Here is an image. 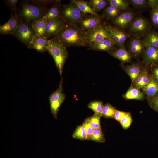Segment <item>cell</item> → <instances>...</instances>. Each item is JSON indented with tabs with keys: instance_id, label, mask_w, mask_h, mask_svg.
I'll list each match as a JSON object with an SVG mask.
<instances>
[{
	"instance_id": "cell-1",
	"label": "cell",
	"mask_w": 158,
	"mask_h": 158,
	"mask_svg": "<svg viewBox=\"0 0 158 158\" xmlns=\"http://www.w3.org/2000/svg\"><path fill=\"white\" fill-rule=\"evenodd\" d=\"M87 31L76 24L66 23L56 35V37L66 47L71 46H85Z\"/></svg>"
},
{
	"instance_id": "cell-2",
	"label": "cell",
	"mask_w": 158,
	"mask_h": 158,
	"mask_svg": "<svg viewBox=\"0 0 158 158\" xmlns=\"http://www.w3.org/2000/svg\"><path fill=\"white\" fill-rule=\"evenodd\" d=\"M47 51L53 58L61 76L62 77L63 66L68 56L66 47L55 37L49 40Z\"/></svg>"
},
{
	"instance_id": "cell-3",
	"label": "cell",
	"mask_w": 158,
	"mask_h": 158,
	"mask_svg": "<svg viewBox=\"0 0 158 158\" xmlns=\"http://www.w3.org/2000/svg\"><path fill=\"white\" fill-rule=\"evenodd\" d=\"M46 8L45 7L25 2L22 5L19 15L23 19L32 22L43 17L47 11Z\"/></svg>"
},
{
	"instance_id": "cell-4",
	"label": "cell",
	"mask_w": 158,
	"mask_h": 158,
	"mask_svg": "<svg viewBox=\"0 0 158 158\" xmlns=\"http://www.w3.org/2000/svg\"><path fill=\"white\" fill-rule=\"evenodd\" d=\"M12 35L27 47L36 35L32 22L22 20L15 31Z\"/></svg>"
},
{
	"instance_id": "cell-5",
	"label": "cell",
	"mask_w": 158,
	"mask_h": 158,
	"mask_svg": "<svg viewBox=\"0 0 158 158\" xmlns=\"http://www.w3.org/2000/svg\"><path fill=\"white\" fill-rule=\"evenodd\" d=\"M151 24L146 18L139 17L135 18L130 26V30L133 37L144 38L151 32Z\"/></svg>"
},
{
	"instance_id": "cell-6",
	"label": "cell",
	"mask_w": 158,
	"mask_h": 158,
	"mask_svg": "<svg viewBox=\"0 0 158 158\" xmlns=\"http://www.w3.org/2000/svg\"><path fill=\"white\" fill-rule=\"evenodd\" d=\"M105 39L112 41L106 25L101 23L92 30L87 31L86 42L87 44L89 46L100 42Z\"/></svg>"
},
{
	"instance_id": "cell-7",
	"label": "cell",
	"mask_w": 158,
	"mask_h": 158,
	"mask_svg": "<svg viewBox=\"0 0 158 158\" xmlns=\"http://www.w3.org/2000/svg\"><path fill=\"white\" fill-rule=\"evenodd\" d=\"M62 16L67 23L76 24L80 23L85 14L74 3L63 6L61 10Z\"/></svg>"
},
{
	"instance_id": "cell-8",
	"label": "cell",
	"mask_w": 158,
	"mask_h": 158,
	"mask_svg": "<svg viewBox=\"0 0 158 158\" xmlns=\"http://www.w3.org/2000/svg\"><path fill=\"white\" fill-rule=\"evenodd\" d=\"M62 91L61 83L59 88L50 95L49 98L51 113L56 119L57 118L59 108L65 98V94L62 92Z\"/></svg>"
},
{
	"instance_id": "cell-9",
	"label": "cell",
	"mask_w": 158,
	"mask_h": 158,
	"mask_svg": "<svg viewBox=\"0 0 158 158\" xmlns=\"http://www.w3.org/2000/svg\"><path fill=\"white\" fill-rule=\"evenodd\" d=\"M66 23L62 16L56 19L47 20L45 37L48 39L53 35H56Z\"/></svg>"
},
{
	"instance_id": "cell-10",
	"label": "cell",
	"mask_w": 158,
	"mask_h": 158,
	"mask_svg": "<svg viewBox=\"0 0 158 158\" xmlns=\"http://www.w3.org/2000/svg\"><path fill=\"white\" fill-rule=\"evenodd\" d=\"M22 18L15 12L11 14L9 20L4 24L0 26V33L1 34L11 35L16 30L20 23Z\"/></svg>"
},
{
	"instance_id": "cell-11",
	"label": "cell",
	"mask_w": 158,
	"mask_h": 158,
	"mask_svg": "<svg viewBox=\"0 0 158 158\" xmlns=\"http://www.w3.org/2000/svg\"><path fill=\"white\" fill-rule=\"evenodd\" d=\"M106 26L111 40L119 48L124 44L126 40L130 36L129 34L118 28L110 25Z\"/></svg>"
},
{
	"instance_id": "cell-12",
	"label": "cell",
	"mask_w": 158,
	"mask_h": 158,
	"mask_svg": "<svg viewBox=\"0 0 158 158\" xmlns=\"http://www.w3.org/2000/svg\"><path fill=\"white\" fill-rule=\"evenodd\" d=\"M135 15L132 12L125 11L122 12L113 19L114 24L118 28L125 29L130 27L134 19Z\"/></svg>"
},
{
	"instance_id": "cell-13",
	"label": "cell",
	"mask_w": 158,
	"mask_h": 158,
	"mask_svg": "<svg viewBox=\"0 0 158 158\" xmlns=\"http://www.w3.org/2000/svg\"><path fill=\"white\" fill-rule=\"evenodd\" d=\"M49 45V40L45 37H41L36 35L27 47L28 48L43 53L47 51Z\"/></svg>"
},
{
	"instance_id": "cell-14",
	"label": "cell",
	"mask_w": 158,
	"mask_h": 158,
	"mask_svg": "<svg viewBox=\"0 0 158 158\" xmlns=\"http://www.w3.org/2000/svg\"><path fill=\"white\" fill-rule=\"evenodd\" d=\"M128 46L129 52L131 55L135 56L144 52L145 48L143 39L134 37L130 41Z\"/></svg>"
},
{
	"instance_id": "cell-15",
	"label": "cell",
	"mask_w": 158,
	"mask_h": 158,
	"mask_svg": "<svg viewBox=\"0 0 158 158\" xmlns=\"http://www.w3.org/2000/svg\"><path fill=\"white\" fill-rule=\"evenodd\" d=\"M101 19L97 15H92L83 18L80 22L81 27L87 31L92 30L100 23Z\"/></svg>"
},
{
	"instance_id": "cell-16",
	"label": "cell",
	"mask_w": 158,
	"mask_h": 158,
	"mask_svg": "<svg viewBox=\"0 0 158 158\" xmlns=\"http://www.w3.org/2000/svg\"><path fill=\"white\" fill-rule=\"evenodd\" d=\"M145 46L143 55L144 62L147 64L158 63V48L147 45Z\"/></svg>"
},
{
	"instance_id": "cell-17",
	"label": "cell",
	"mask_w": 158,
	"mask_h": 158,
	"mask_svg": "<svg viewBox=\"0 0 158 158\" xmlns=\"http://www.w3.org/2000/svg\"><path fill=\"white\" fill-rule=\"evenodd\" d=\"M144 90L148 99L158 97V80L154 77H150Z\"/></svg>"
},
{
	"instance_id": "cell-18",
	"label": "cell",
	"mask_w": 158,
	"mask_h": 158,
	"mask_svg": "<svg viewBox=\"0 0 158 158\" xmlns=\"http://www.w3.org/2000/svg\"><path fill=\"white\" fill-rule=\"evenodd\" d=\"M115 45L111 40L105 39L100 42L92 44L89 46L90 48L93 50L109 51L114 49Z\"/></svg>"
},
{
	"instance_id": "cell-19",
	"label": "cell",
	"mask_w": 158,
	"mask_h": 158,
	"mask_svg": "<svg viewBox=\"0 0 158 158\" xmlns=\"http://www.w3.org/2000/svg\"><path fill=\"white\" fill-rule=\"evenodd\" d=\"M47 20L44 16L37 20L32 22L33 28L36 35L45 37V33Z\"/></svg>"
},
{
	"instance_id": "cell-20",
	"label": "cell",
	"mask_w": 158,
	"mask_h": 158,
	"mask_svg": "<svg viewBox=\"0 0 158 158\" xmlns=\"http://www.w3.org/2000/svg\"><path fill=\"white\" fill-rule=\"evenodd\" d=\"M60 2V1L56 0L52 7L47 11L44 16L47 20L56 19L62 16Z\"/></svg>"
},
{
	"instance_id": "cell-21",
	"label": "cell",
	"mask_w": 158,
	"mask_h": 158,
	"mask_svg": "<svg viewBox=\"0 0 158 158\" xmlns=\"http://www.w3.org/2000/svg\"><path fill=\"white\" fill-rule=\"evenodd\" d=\"M111 55L123 63L130 61L131 55L125 48L124 44L111 53Z\"/></svg>"
},
{
	"instance_id": "cell-22",
	"label": "cell",
	"mask_w": 158,
	"mask_h": 158,
	"mask_svg": "<svg viewBox=\"0 0 158 158\" xmlns=\"http://www.w3.org/2000/svg\"><path fill=\"white\" fill-rule=\"evenodd\" d=\"M122 10L110 5L107 7L102 12V16L107 20L113 19L122 12Z\"/></svg>"
},
{
	"instance_id": "cell-23",
	"label": "cell",
	"mask_w": 158,
	"mask_h": 158,
	"mask_svg": "<svg viewBox=\"0 0 158 158\" xmlns=\"http://www.w3.org/2000/svg\"><path fill=\"white\" fill-rule=\"evenodd\" d=\"M125 70L134 83L139 77L141 71L139 65L135 63L126 66Z\"/></svg>"
},
{
	"instance_id": "cell-24",
	"label": "cell",
	"mask_w": 158,
	"mask_h": 158,
	"mask_svg": "<svg viewBox=\"0 0 158 158\" xmlns=\"http://www.w3.org/2000/svg\"><path fill=\"white\" fill-rule=\"evenodd\" d=\"M124 97L128 99L141 100L144 98V95L138 88L131 86L124 94Z\"/></svg>"
},
{
	"instance_id": "cell-25",
	"label": "cell",
	"mask_w": 158,
	"mask_h": 158,
	"mask_svg": "<svg viewBox=\"0 0 158 158\" xmlns=\"http://www.w3.org/2000/svg\"><path fill=\"white\" fill-rule=\"evenodd\" d=\"M71 2L74 3L80 10L84 14L88 13L92 15H97L96 11L88 4L84 1L73 0Z\"/></svg>"
},
{
	"instance_id": "cell-26",
	"label": "cell",
	"mask_w": 158,
	"mask_h": 158,
	"mask_svg": "<svg viewBox=\"0 0 158 158\" xmlns=\"http://www.w3.org/2000/svg\"><path fill=\"white\" fill-rule=\"evenodd\" d=\"M145 45L150 46L158 48V33L151 32L143 39Z\"/></svg>"
},
{
	"instance_id": "cell-27",
	"label": "cell",
	"mask_w": 158,
	"mask_h": 158,
	"mask_svg": "<svg viewBox=\"0 0 158 158\" xmlns=\"http://www.w3.org/2000/svg\"><path fill=\"white\" fill-rule=\"evenodd\" d=\"M88 3L95 11H99L104 8L109 4L108 0H90Z\"/></svg>"
},
{
	"instance_id": "cell-28",
	"label": "cell",
	"mask_w": 158,
	"mask_h": 158,
	"mask_svg": "<svg viewBox=\"0 0 158 158\" xmlns=\"http://www.w3.org/2000/svg\"><path fill=\"white\" fill-rule=\"evenodd\" d=\"M72 137L74 138L82 140H85L87 139L86 130L83 124L77 126L72 135Z\"/></svg>"
},
{
	"instance_id": "cell-29",
	"label": "cell",
	"mask_w": 158,
	"mask_h": 158,
	"mask_svg": "<svg viewBox=\"0 0 158 158\" xmlns=\"http://www.w3.org/2000/svg\"><path fill=\"white\" fill-rule=\"evenodd\" d=\"M110 5L114 6L122 10L126 11L129 8V3L125 0H108Z\"/></svg>"
},
{
	"instance_id": "cell-30",
	"label": "cell",
	"mask_w": 158,
	"mask_h": 158,
	"mask_svg": "<svg viewBox=\"0 0 158 158\" xmlns=\"http://www.w3.org/2000/svg\"><path fill=\"white\" fill-rule=\"evenodd\" d=\"M116 109L109 103L104 106L101 112V116L106 118H114V114Z\"/></svg>"
},
{
	"instance_id": "cell-31",
	"label": "cell",
	"mask_w": 158,
	"mask_h": 158,
	"mask_svg": "<svg viewBox=\"0 0 158 158\" xmlns=\"http://www.w3.org/2000/svg\"><path fill=\"white\" fill-rule=\"evenodd\" d=\"M104 106L103 103L99 101H92L88 105V108L94 111V114H101Z\"/></svg>"
},
{
	"instance_id": "cell-32",
	"label": "cell",
	"mask_w": 158,
	"mask_h": 158,
	"mask_svg": "<svg viewBox=\"0 0 158 158\" xmlns=\"http://www.w3.org/2000/svg\"><path fill=\"white\" fill-rule=\"evenodd\" d=\"M90 140L99 143L105 142V137L101 129H94Z\"/></svg>"
},
{
	"instance_id": "cell-33",
	"label": "cell",
	"mask_w": 158,
	"mask_h": 158,
	"mask_svg": "<svg viewBox=\"0 0 158 158\" xmlns=\"http://www.w3.org/2000/svg\"><path fill=\"white\" fill-rule=\"evenodd\" d=\"M101 114H94L88 118L90 124L93 129H101L100 120Z\"/></svg>"
},
{
	"instance_id": "cell-34",
	"label": "cell",
	"mask_w": 158,
	"mask_h": 158,
	"mask_svg": "<svg viewBox=\"0 0 158 158\" xmlns=\"http://www.w3.org/2000/svg\"><path fill=\"white\" fill-rule=\"evenodd\" d=\"M119 122L123 128L127 129L130 126L132 122V119L130 114H127L119 121Z\"/></svg>"
},
{
	"instance_id": "cell-35",
	"label": "cell",
	"mask_w": 158,
	"mask_h": 158,
	"mask_svg": "<svg viewBox=\"0 0 158 158\" xmlns=\"http://www.w3.org/2000/svg\"><path fill=\"white\" fill-rule=\"evenodd\" d=\"M128 1L129 4L137 8H143L148 6L147 0H129Z\"/></svg>"
},
{
	"instance_id": "cell-36",
	"label": "cell",
	"mask_w": 158,
	"mask_h": 158,
	"mask_svg": "<svg viewBox=\"0 0 158 158\" xmlns=\"http://www.w3.org/2000/svg\"><path fill=\"white\" fill-rule=\"evenodd\" d=\"M150 17L153 25L155 27L158 28V6L151 10Z\"/></svg>"
},
{
	"instance_id": "cell-37",
	"label": "cell",
	"mask_w": 158,
	"mask_h": 158,
	"mask_svg": "<svg viewBox=\"0 0 158 158\" xmlns=\"http://www.w3.org/2000/svg\"><path fill=\"white\" fill-rule=\"evenodd\" d=\"M83 124L85 128L87 134V139L90 140L94 129L91 126L88 118L85 119Z\"/></svg>"
},
{
	"instance_id": "cell-38",
	"label": "cell",
	"mask_w": 158,
	"mask_h": 158,
	"mask_svg": "<svg viewBox=\"0 0 158 158\" xmlns=\"http://www.w3.org/2000/svg\"><path fill=\"white\" fill-rule=\"evenodd\" d=\"M143 76L139 89H142L144 90L146 86L148 83L150 78L147 71L145 69L143 70Z\"/></svg>"
},
{
	"instance_id": "cell-39",
	"label": "cell",
	"mask_w": 158,
	"mask_h": 158,
	"mask_svg": "<svg viewBox=\"0 0 158 158\" xmlns=\"http://www.w3.org/2000/svg\"><path fill=\"white\" fill-rule=\"evenodd\" d=\"M148 103L150 107L158 113V96L148 99Z\"/></svg>"
},
{
	"instance_id": "cell-40",
	"label": "cell",
	"mask_w": 158,
	"mask_h": 158,
	"mask_svg": "<svg viewBox=\"0 0 158 158\" xmlns=\"http://www.w3.org/2000/svg\"><path fill=\"white\" fill-rule=\"evenodd\" d=\"M18 1V0H6L5 2L6 5L10 8L12 11H15Z\"/></svg>"
},
{
	"instance_id": "cell-41",
	"label": "cell",
	"mask_w": 158,
	"mask_h": 158,
	"mask_svg": "<svg viewBox=\"0 0 158 158\" xmlns=\"http://www.w3.org/2000/svg\"><path fill=\"white\" fill-rule=\"evenodd\" d=\"M127 112L122 111L116 110L114 114V118L119 121L121 119L127 114Z\"/></svg>"
},
{
	"instance_id": "cell-42",
	"label": "cell",
	"mask_w": 158,
	"mask_h": 158,
	"mask_svg": "<svg viewBox=\"0 0 158 158\" xmlns=\"http://www.w3.org/2000/svg\"><path fill=\"white\" fill-rule=\"evenodd\" d=\"M31 1L33 4L40 6L45 5L53 2V1L48 0H34Z\"/></svg>"
},
{
	"instance_id": "cell-43",
	"label": "cell",
	"mask_w": 158,
	"mask_h": 158,
	"mask_svg": "<svg viewBox=\"0 0 158 158\" xmlns=\"http://www.w3.org/2000/svg\"><path fill=\"white\" fill-rule=\"evenodd\" d=\"M148 5L152 9L158 6V0H148Z\"/></svg>"
},
{
	"instance_id": "cell-44",
	"label": "cell",
	"mask_w": 158,
	"mask_h": 158,
	"mask_svg": "<svg viewBox=\"0 0 158 158\" xmlns=\"http://www.w3.org/2000/svg\"><path fill=\"white\" fill-rule=\"evenodd\" d=\"M153 73L154 77L158 80V67L153 69Z\"/></svg>"
}]
</instances>
